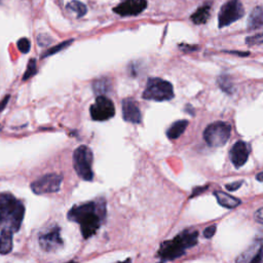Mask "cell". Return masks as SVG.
I'll return each mask as SVG.
<instances>
[{"instance_id":"cell-1","label":"cell","mask_w":263,"mask_h":263,"mask_svg":"<svg viewBox=\"0 0 263 263\" xmlns=\"http://www.w3.org/2000/svg\"><path fill=\"white\" fill-rule=\"evenodd\" d=\"M106 214L104 201H90L73 207L68 212L70 221L81 225V230L84 239H89L98 231Z\"/></svg>"},{"instance_id":"cell-2","label":"cell","mask_w":263,"mask_h":263,"mask_svg":"<svg viewBox=\"0 0 263 263\" xmlns=\"http://www.w3.org/2000/svg\"><path fill=\"white\" fill-rule=\"evenodd\" d=\"M25 215L22 201L11 194H0V227L16 232L20 230Z\"/></svg>"},{"instance_id":"cell-3","label":"cell","mask_w":263,"mask_h":263,"mask_svg":"<svg viewBox=\"0 0 263 263\" xmlns=\"http://www.w3.org/2000/svg\"><path fill=\"white\" fill-rule=\"evenodd\" d=\"M198 232L196 230H185L171 241L164 242L159 250V255L165 260H174L181 257L185 250L197 244Z\"/></svg>"},{"instance_id":"cell-4","label":"cell","mask_w":263,"mask_h":263,"mask_svg":"<svg viewBox=\"0 0 263 263\" xmlns=\"http://www.w3.org/2000/svg\"><path fill=\"white\" fill-rule=\"evenodd\" d=\"M143 99L163 102L174 98V89L171 82L162 78L151 77L147 81V84L142 95Z\"/></svg>"},{"instance_id":"cell-5","label":"cell","mask_w":263,"mask_h":263,"mask_svg":"<svg viewBox=\"0 0 263 263\" xmlns=\"http://www.w3.org/2000/svg\"><path fill=\"white\" fill-rule=\"evenodd\" d=\"M93 152L87 146L82 145L75 149L73 153V166L78 176L82 180H93Z\"/></svg>"},{"instance_id":"cell-6","label":"cell","mask_w":263,"mask_h":263,"mask_svg":"<svg viewBox=\"0 0 263 263\" xmlns=\"http://www.w3.org/2000/svg\"><path fill=\"white\" fill-rule=\"evenodd\" d=\"M231 127L224 121H215L209 125L204 132V139L208 145L212 147H221L230 138Z\"/></svg>"},{"instance_id":"cell-7","label":"cell","mask_w":263,"mask_h":263,"mask_svg":"<svg viewBox=\"0 0 263 263\" xmlns=\"http://www.w3.org/2000/svg\"><path fill=\"white\" fill-rule=\"evenodd\" d=\"M245 15L244 6L241 0H229L221 7L218 15L219 28H224L233 22L240 20Z\"/></svg>"},{"instance_id":"cell-8","label":"cell","mask_w":263,"mask_h":263,"mask_svg":"<svg viewBox=\"0 0 263 263\" xmlns=\"http://www.w3.org/2000/svg\"><path fill=\"white\" fill-rule=\"evenodd\" d=\"M63 177L58 174H48L35 180L31 184V189L36 195L54 194L60 190Z\"/></svg>"},{"instance_id":"cell-9","label":"cell","mask_w":263,"mask_h":263,"mask_svg":"<svg viewBox=\"0 0 263 263\" xmlns=\"http://www.w3.org/2000/svg\"><path fill=\"white\" fill-rule=\"evenodd\" d=\"M91 116L94 120L105 121L115 115V108L113 102L105 96H98L95 103L90 108Z\"/></svg>"},{"instance_id":"cell-10","label":"cell","mask_w":263,"mask_h":263,"mask_svg":"<svg viewBox=\"0 0 263 263\" xmlns=\"http://www.w3.org/2000/svg\"><path fill=\"white\" fill-rule=\"evenodd\" d=\"M39 245L42 250L52 252L63 246V240L61 238V230L58 225H52L47 230L40 233Z\"/></svg>"},{"instance_id":"cell-11","label":"cell","mask_w":263,"mask_h":263,"mask_svg":"<svg viewBox=\"0 0 263 263\" xmlns=\"http://www.w3.org/2000/svg\"><path fill=\"white\" fill-rule=\"evenodd\" d=\"M146 7V0H125L113 8V12L121 16H130L141 14Z\"/></svg>"},{"instance_id":"cell-12","label":"cell","mask_w":263,"mask_h":263,"mask_svg":"<svg viewBox=\"0 0 263 263\" xmlns=\"http://www.w3.org/2000/svg\"><path fill=\"white\" fill-rule=\"evenodd\" d=\"M235 263H263V244L256 241L236 258Z\"/></svg>"},{"instance_id":"cell-13","label":"cell","mask_w":263,"mask_h":263,"mask_svg":"<svg viewBox=\"0 0 263 263\" xmlns=\"http://www.w3.org/2000/svg\"><path fill=\"white\" fill-rule=\"evenodd\" d=\"M249 157V147L246 142L238 141L230 150V160L235 168H241L247 163Z\"/></svg>"},{"instance_id":"cell-14","label":"cell","mask_w":263,"mask_h":263,"mask_svg":"<svg viewBox=\"0 0 263 263\" xmlns=\"http://www.w3.org/2000/svg\"><path fill=\"white\" fill-rule=\"evenodd\" d=\"M122 116L126 121L132 122V124L141 122L142 115L137 102L132 99H125L122 101Z\"/></svg>"},{"instance_id":"cell-15","label":"cell","mask_w":263,"mask_h":263,"mask_svg":"<svg viewBox=\"0 0 263 263\" xmlns=\"http://www.w3.org/2000/svg\"><path fill=\"white\" fill-rule=\"evenodd\" d=\"M214 196L218 203L227 209H234L241 204V200L239 198H236L229 194H225V192L222 191L214 192Z\"/></svg>"},{"instance_id":"cell-16","label":"cell","mask_w":263,"mask_h":263,"mask_svg":"<svg viewBox=\"0 0 263 263\" xmlns=\"http://www.w3.org/2000/svg\"><path fill=\"white\" fill-rule=\"evenodd\" d=\"M263 28V6L255 7L248 19V29L256 30Z\"/></svg>"},{"instance_id":"cell-17","label":"cell","mask_w":263,"mask_h":263,"mask_svg":"<svg viewBox=\"0 0 263 263\" xmlns=\"http://www.w3.org/2000/svg\"><path fill=\"white\" fill-rule=\"evenodd\" d=\"M13 233L7 230H1L0 232V254L2 255H6L13 250Z\"/></svg>"},{"instance_id":"cell-18","label":"cell","mask_w":263,"mask_h":263,"mask_svg":"<svg viewBox=\"0 0 263 263\" xmlns=\"http://www.w3.org/2000/svg\"><path fill=\"white\" fill-rule=\"evenodd\" d=\"M210 14H211V6L203 5V6L198 7V10L195 14L191 15L190 19L195 24L201 25V24H205L208 22L209 17H210Z\"/></svg>"},{"instance_id":"cell-19","label":"cell","mask_w":263,"mask_h":263,"mask_svg":"<svg viewBox=\"0 0 263 263\" xmlns=\"http://www.w3.org/2000/svg\"><path fill=\"white\" fill-rule=\"evenodd\" d=\"M187 126L188 121L184 119L174 122V124L169 128L168 132H166V136L170 139H177L184 133V131L186 130Z\"/></svg>"},{"instance_id":"cell-20","label":"cell","mask_w":263,"mask_h":263,"mask_svg":"<svg viewBox=\"0 0 263 263\" xmlns=\"http://www.w3.org/2000/svg\"><path fill=\"white\" fill-rule=\"evenodd\" d=\"M66 11L69 14L75 16L77 19H80V17H82L86 14L87 8L82 2L78 1V0H72V1H70L66 5Z\"/></svg>"},{"instance_id":"cell-21","label":"cell","mask_w":263,"mask_h":263,"mask_svg":"<svg viewBox=\"0 0 263 263\" xmlns=\"http://www.w3.org/2000/svg\"><path fill=\"white\" fill-rule=\"evenodd\" d=\"M218 83H219V86H220L225 93L231 94L233 92V83L231 82V78L229 75L219 76Z\"/></svg>"},{"instance_id":"cell-22","label":"cell","mask_w":263,"mask_h":263,"mask_svg":"<svg viewBox=\"0 0 263 263\" xmlns=\"http://www.w3.org/2000/svg\"><path fill=\"white\" fill-rule=\"evenodd\" d=\"M37 72V66H36V60H30L28 66H27V70H26L24 76H23V81H28L30 77H32L33 75L36 74Z\"/></svg>"},{"instance_id":"cell-23","label":"cell","mask_w":263,"mask_h":263,"mask_svg":"<svg viewBox=\"0 0 263 263\" xmlns=\"http://www.w3.org/2000/svg\"><path fill=\"white\" fill-rule=\"evenodd\" d=\"M108 85H109V82L106 80L97 81L94 83V90L96 94L102 96L103 94H105L108 91Z\"/></svg>"},{"instance_id":"cell-24","label":"cell","mask_w":263,"mask_h":263,"mask_svg":"<svg viewBox=\"0 0 263 263\" xmlns=\"http://www.w3.org/2000/svg\"><path fill=\"white\" fill-rule=\"evenodd\" d=\"M72 41H73V40H68V41H65V42L60 43V45H58V46H56V47H54V48H51L50 49H49V50L46 52V54H43V55H42V58H46V57H48V56L54 55V54H56V52H58V51H60V50H62L63 49H65V48H67L68 46L71 45V42H72Z\"/></svg>"},{"instance_id":"cell-25","label":"cell","mask_w":263,"mask_h":263,"mask_svg":"<svg viewBox=\"0 0 263 263\" xmlns=\"http://www.w3.org/2000/svg\"><path fill=\"white\" fill-rule=\"evenodd\" d=\"M246 43L248 46H258L263 43V32L252 35L246 38Z\"/></svg>"},{"instance_id":"cell-26","label":"cell","mask_w":263,"mask_h":263,"mask_svg":"<svg viewBox=\"0 0 263 263\" xmlns=\"http://www.w3.org/2000/svg\"><path fill=\"white\" fill-rule=\"evenodd\" d=\"M16 46H17V49H19L20 51L23 52V54H28L31 48V43L28 38H21L19 41H17Z\"/></svg>"},{"instance_id":"cell-27","label":"cell","mask_w":263,"mask_h":263,"mask_svg":"<svg viewBox=\"0 0 263 263\" xmlns=\"http://www.w3.org/2000/svg\"><path fill=\"white\" fill-rule=\"evenodd\" d=\"M216 232V226L215 225H211L207 227V229L204 230V236L207 239L212 238V236L215 234Z\"/></svg>"},{"instance_id":"cell-28","label":"cell","mask_w":263,"mask_h":263,"mask_svg":"<svg viewBox=\"0 0 263 263\" xmlns=\"http://www.w3.org/2000/svg\"><path fill=\"white\" fill-rule=\"evenodd\" d=\"M243 182L242 181H239V182H233V183H230V184H226L225 185V188L229 190V191H234L236 189H239L241 186H242Z\"/></svg>"},{"instance_id":"cell-29","label":"cell","mask_w":263,"mask_h":263,"mask_svg":"<svg viewBox=\"0 0 263 263\" xmlns=\"http://www.w3.org/2000/svg\"><path fill=\"white\" fill-rule=\"evenodd\" d=\"M255 220L260 223V224H263V208L257 210L256 213H255Z\"/></svg>"},{"instance_id":"cell-30","label":"cell","mask_w":263,"mask_h":263,"mask_svg":"<svg viewBox=\"0 0 263 263\" xmlns=\"http://www.w3.org/2000/svg\"><path fill=\"white\" fill-rule=\"evenodd\" d=\"M49 40H50L49 37H48L47 39H45V35H39V36H38V43H39L40 46H47V45H49V43L50 42Z\"/></svg>"},{"instance_id":"cell-31","label":"cell","mask_w":263,"mask_h":263,"mask_svg":"<svg viewBox=\"0 0 263 263\" xmlns=\"http://www.w3.org/2000/svg\"><path fill=\"white\" fill-rule=\"evenodd\" d=\"M8 100H10V96H6V97L2 100V102L0 103V111H2L4 109V107L6 106V104H7Z\"/></svg>"},{"instance_id":"cell-32","label":"cell","mask_w":263,"mask_h":263,"mask_svg":"<svg viewBox=\"0 0 263 263\" xmlns=\"http://www.w3.org/2000/svg\"><path fill=\"white\" fill-rule=\"evenodd\" d=\"M256 179H257L258 181H260V182H263V172L257 175V176H256Z\"/></svg>"},{"instance_id":"cell-33","label":"cell","mask_w":263,"mask_h":263,"mask_svg":"<svg viewBox=\"0 0 263 263\" xmlns=\"http://www.w3.org/2000/svg\"><path fill=\"white\" fill-rule=\"evenodd\" d=\"M257 241H259V242H261L262 244H263V230L260 232V234L258 235V239H257Z\"/></svg>"},{"instance_id":"cell-34","label":"cell","mask_w":263,"mask_h":263,"mask_svg":"<svg viewBox=\"0 0 263 263\" xmlns=\"http://www.w3.org/2000/svg\"><path fill=\"white\" fill-rule=\"evenodd\" d=\"M67 263H77V262H75V261H70V262H67Z\"/></svg>"},{"instance_id":"cell-35","label":"cell","mask_w":263,"mask_h":263,"mask_svg":"<svg viewBox=\"0 0 263 263\" xmlns=\"http://www.w3.org/2000/svg\"><path fill=\"white\" fill-rule=\"evenodd\" d=\"M0 1H1V0H0Z\"/></svg>"}]
</instances>
